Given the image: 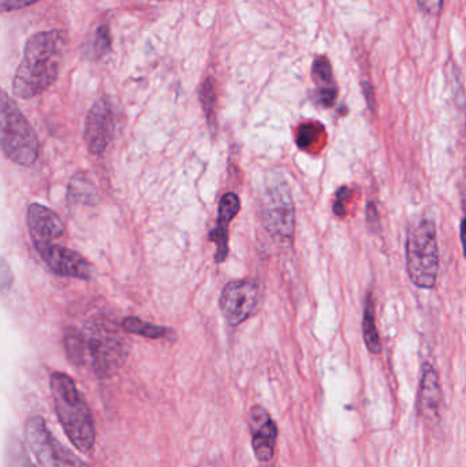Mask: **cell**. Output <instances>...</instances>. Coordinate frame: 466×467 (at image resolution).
I'll use <instances>...</instances> for the list:
<instances>
[{"label": "cell", "mask_w": 466, "mask_h": 467, "mask_svg": "<svg viewBox=\"0 0 466 467\" xmlns=\"http://www.w3.org/2000/svg\"><path fill=\"white\" fill-rule=\"evenodd\" d=\"M249 430L252 435V447L260 462L273 460L275 452L278 428L268 411L262 406H254L249 413Z\"/></svg>", "instance_id": "cell-11"}, {"label": "cell", "mask_w": 466, "mask_h": 467, "mask_svg": "<svg viewBox=\"0 0 466 467\" xmlns=\"http://www.w3.org/2000/svg\"><path fill=\"white\" fill-rule=\"evenodd\" d=\"M460 236H461L462 250L466 258V218L462 221L461 229H460Z\"/></svg>", "instance_id": "cell-28"}, {"label": "cell", "mask_w": 466, "mask_h": 467, "mask_svg": "<svg viewBox=\"0 0 466 467\" xmlns=\"http://www.w3.org/2000/svg\"><path fill=\"white\" fill-rule=\"evenodd\" d=\"M325 136V128L320 123L308 122L298 126L295 133V142L298 148L303 150H309L316 145L322 137Z\"/></svg>", "instance_id": "cell-18"}, {"label": "cell", "mask_w": 466, "mask_h": 467, "mask_svg": "<svg viewBox=\"0 0 466 467\" xmlns=\"http://www.w3.org/2000/svg\"><path fill=\"white\" fill-rule=\"evenodd\" d=\"M7 467H35L24 444L18 439H11L7 449Z\"/></svg>", "instance_id": "cell-20"}, {"label": "cell", "mask_w": 466, "mask_h": 467, "mask_svg": "<svg viewBox=\"0 0 466 467\" xmlns=\"http://www.w3.org/2000/svg\"><path fill=\"white\" fill-rule=\"evenodd\" d=\"M350 197V191L347 188H341L337 193V200L333 205L334 213H336L338 218H342V216L347 215V208H345V202H347Z\"/></svg>", "instance_id": "cell-23"}, {"label": "cell", "mask_w": 466, "mask_h": 467, "mask_svg": "<svg viewBox=\"0 0 466 467\" xmlns=\"http://www.w3.org/2000/svg\"><path fill=\"white\" fill-rule=\"evenodd\" d=\"M36 2H38V0H0V5H2V10L5 13V11L27 7V5H33Z\"/></svg>", "instance_id": "cell-25"}, {"label": "cell", "mask_w": 466, "mask_h": 467, "mask_svg": "<svg viewBox=\"0 0 466 467\" xmlns=\"http://www.w3.org/2000/svg\"><path fill=\"white\" fill-rule=\"evenodd\" d=\"M440 402H442V389H440V376L432 365L424 364L420 389H419V414L427 421H434L440 416Z\"/></svg>", "instance_id": "cell-14"}, {"label": "cell", "mask_w": 466, "mask_h": 467, "mask_svg": "<svg viewBox=\"0 0 466 467\" xmlns=\"http://www.w3.org/2000/svg\"><path fill=\"white\" fill-rule=\"evenodd\" d=\"M312 78L316 84V95L315 100L319 106L325 109H330L337 100L336 82H334L333 68H331L330 60L326 57H319L312 66Z\"/></svg>", "instance_id": "cell-15"}, {"label": "cell", "mask_w": 466, "mask_h": 467, "mask_svg": "<svg viewBox=\"0 0 466 467\" xmlns=\"http://www.w3.org/2000/svg\"><path fill=\"white\" fill-rule=\"evenodd\" d=\"M111 49V32L107 25H101L96 30L95 40H93L92 55L95 59H101L104 55L109 54Z\"/></svg>", "instance_id": "cell-21"}, {"label": "cell", "mask_w": 466, "mask_h": 467, "mask_svg": "<svg viewBox=\"0 0 466 467\" xmlns=\"http://www.w3.org/2000/svg\"><path fill=\"white\" fill-rule=\"evenodd\" d=\"M364 96H366L367 103H368L369 109L371 111L375 109V93L374 89H372L371 84L369 82H364L363 84Z\"/></svg>", "instance_id": "cell-27"}, {"label": "cell", "mask_w": 466, "mask_h": 467, "mask_svg": "<svg viewBox=\"0 0 466 467\" xmlns=\"http://www.w3.org/2000/svg\"><path fill=\"white\" fill-rule=\"evenodd\" d=\"M241 202L235 193H227L222 197L218 208V222L210 234V241L216 244V263H223L229 254V226L233 219L240 213Z\"/></svg>", "instance_id": "cell-13"}, {"label": "cell", "mask_w": 466, "mask_h": 467, "mask_svg": "<svg viewBox=\"0 0 466 467\" xmlns=\"http://www.w3.org/2000/svg\"><path fill=\"white\" fill-rule=\"evenodd\" d=\"M27 227L36 247L54 244L55 239L65 234L62 219L40 204H32L27 210Z\"/></svg>", "instance_id": "cell-12"}, {"label": "cell", "mask_w": 466, "mask_h": 467, "mask_svg": "<svg viewBox=\"0 0 466 467\" xmlns=\"http://www.w3.org/2000/svg\"><path fill=\"white\" fill-rule=\"evenodd\" d=\"M115 130L114 109L109 99L96 100L85 122V144L92 155H101L111 142Z\"/></svg>", "instance_id": "cell-8"}, {"label": "cell", "mask_w": 466, "mask_h": 467, "mask_svg": "<svg viewBox=\"0 0 466 467\" xmlns=\"http://www.w3.org/2000/svg\"><path fill=\"white\" fill-rule=\"evenodd\" d=\"M200 101H202V109L207 117L208 125L215 128L216 125V89L212 78L205 79L202 84V92H200Z\"/></svg>", "instance_id": "cell-19"}, {"label": "cell", "mask_w": 466, "mask_h": 467, "mask_svg": "<svg viewBox=\"0 0 466 467\" xmlns=\"http://www.w3.org/2000/svg\"><path fill=\"white\" fill-rule=\"evenodd\" d=\"M44 263L59 276L88 280L92 277L93 268L81 254L57 244L36 247Z\"/></svg>", "instance_id": "cell-10"}, {"label": "cell", "mask_w": 466, "mask_h": 467, "mask_svg": "<svg viewBox=\"0 0 466 467\" xmlns=\"http://www.w3.org/2000/svg\"><path fill=\"white\" fill-rule=\"evenodd\" d=\"M65 47V36L59 30L32 36L14 77V95L32 99L48 89L59 74Z\"/></svg>", "instance_id": "cell-2"}, {"label": "cell", "mask_w": 466, "mask_h": 467, "mask_svg": "<svg viewBox=\"0 0 466 467\" xmlns=\"http://www.w3.org/2000/svg\"><path fill=\"white\" fill-rule=\"evenodd\" d=\"M295 211L286 182L265 189L260 202L263 226L276 241L289 244L295 236Z\"/></svg>", "instance_id": "cell-6"}, {"label": "cell", "mask_w": 466, "mask_h": 467, "mask_svg": "<svg viewBox=\"0 0 466 467\" xmlns=\"http://www.w3.org/2000/svg\"><path fill=\"white\" fill-rule=\"evenodd\" d=\"M63 343L71 364L89 370L98 379L117 375L129 356L125 337L114 324L101 318L89 321L81 329L68 327L65 329Z\"/></svg>", "instance_id": "cell-1"}, {"label": "cell", "mask_w": 466, "mask_h": 467, "mask_svg": "<svg viewBox=\"0 0 466 467\" xmlns=\"http://www.w3.org/2000/svg\"><path fill=\"white\" fill-rule=\"evenodd\" d=\"M51 394L57 420L68 441L82 454L95 449L96 428L89 406L70 376L57 372L51 376Z\"/></svg>", "instance_id": "cell-3"}, {"label": "cell", "mask_w": 466, "mask_h": 467, "mask_svg": "<svg viewBox=\"0 0 466 467\" xmlns=\"http://www.w3.org/2000/svg\"><path fill=\"white\" fill-rule=\"evenodd\" d=\"M363 335L367 348L371 354H380L382 343H380L379 332L377 328V316H375V301L369 293L366 299L363 316Z\"/></svg>", "instance_id": "cell-16"}, {"label": "cell", "mask_w": 466, "mask_h": 467, "mask_svg": "<svg viewBox=\"0 0 466 467\" xmlns=\"http://www.w3.org/2000/svg\"><path fill=\"white\" fill-rule=\"evenodd\" d=\"M0 133L3 152L11 161L25 167L36 163L40 142L21 109L5 92L0 100Z\"/></svg>", "instance_id": "cell-5"}, {"label": "cell", "mask_w": 466, "mask_h": 467, "mask_svg": "<svg viewBox=\"0 0 466 467\" xmlns=\"http://www.w3.org/2000/svg\"><path fill=\"white\" fill-rule=\"evenodd\" d=\"M405 252L410 282L416 287L432 290L440 274V246L437 226L431 219H421L410 227Z\"/></svg>", "instance_id": "cell-4"}, {"label": "cell", "mask_w": 466, "mask_h": 467, "mask_svg": "<svg viewBox=\"0 0 466 467\" xmlns=\"http://www.w3.org/2000/svg\"><path fill=\"white\" fill-rule=\"evenodd\" d=\"M89 185V181H82V178L79 177L74 178L70 186V196L74 194V199L77 200V202L88 204V202L95 199V191H89V188H88Z\"/></svg>", "instance_id": "cell-22"}, {"label": "cell", "mask_w": 466, "mask_h": 467, "mask_svg": "<svg viewBox=\"0 0 466 467\" xmlns=\"http://www.w3.org/2000/svg\"><path fill=\"white\" fill-rule=\"evenodd\" d=\"M257 287L249 280L227 283L222 291L221 309L230 326L243 324L254 313L257 305Z\"/></svg>", "instance_id": "cell-9"}, {"label": "cell", "mask_w": 466, "mask_h": 467, "mask_svg": "<svg viewBox=\"0 0 466 467\" xmlns=\"http://www.w3.org/2000/svg\"><path fill=\"white\" fill-rule=\"evenodd\" d=\"M122 328L129 334L140 335L148 339H161L169 334V329L166 327L155 326V324L148 323L139 317H126L122 321Z\"/></svg>", "instance_id": "cell-17"}, {"label": "cell", "mask_w": 466, "mask_h": 467, "mask_svg": "<svg viewBox=\"0 0 466 467\" xmlns=\"http://www.w3.org/2000/svg\"><path fill=\"white\" fill-rule=\"evenodd\" d=\"M7 271H8L7 264H5V261H3V266H2V276H3L2 277V287H3V290H7V287H8Z\"/></svg>", "instance_id": "cell-29"}, {"label": "cell", "mask_w": 466, "mask_h": 467, "mask_svg": "<svg viewBox=\"0 0 466 467\" xmlns=\"http://www.w3.org/2000/svg\"><path fill=\"white\" fill-rule=\"evenodd\" d=\"M25 439L41 467H89L52 435L41 417L26 420Z\"/></svg>", "instance_id": "cell-7"}, {"label": "cell", "mask_w": 466, "mask_h": 467, "mask_svg": "<svg viewBox=\"0 0 466 467\" xmlns=\"http://www.w3.org/2000/svg\"><path fill=\"white\" fill-rule=\"evenodd\" d=\"M421 10L430 16H440L443 7V0H419Z\"/></svg>", "instance_id": "cell-24"}, {"label": "cell", "mask_w": 466, "mask_h": 467, "mask_svg": "<svg viewBox=\"0 0 466 467\" xmlns=\"http://www.w3.org/2000/svg\"><path fill=\"white\" fill-rule=\"evenodd\" d=\"M367 222H368L369 226L374 227L379 224V213H378L377 205H375L374 202H369L367 204Z\"/></svg>", "instance_id": "cell-26"}]
</instances>
